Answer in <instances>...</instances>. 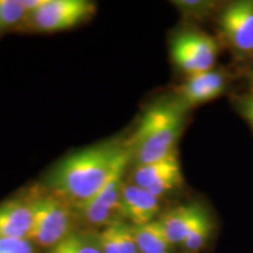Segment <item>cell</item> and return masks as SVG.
I'll return each instance as SVG.
<instances>
[{"mask_svg":"<svg viewBox=\"0 0 253 253\" xmlns=\"http://www.w3.org/2000/svg\"><path fill=\"white\" fill-rule=\"evenodd\" d=\"M129 158L128 145L119 141L93 145L63 158L47 183L53 194L75 207L99 194Z\"/></svg>","mask_w":253,"mask_h":253,"instance_id":"obj_1","label":"cell"},{"mask_svg":"<svg viewBox=\"0 0 253 253\" xmlns=\"http://www.w3.org/2000/svg\"><path fill=\"white\" fill-rule=\"evenodd\" d=\"M186 110L176 97L160 100L148 107L126 144L135 167L157 162L177 153Z\"/></svg>","mask_w":253,"mask_h":253,"instance_id":"obj_2","label":"cell"},{"mask_svg":"<svg viewBox=\"0 0 253 253\" xmlns=\"http://www.w3.org/2000/svg\"><path fill=\"white\" fill-rule=\"evenodd\" d=\"M32 227L28 240L52 249L72 232V207L58 196L46 194L32 198Z\"/></svg>","mask_w":253,"mask_h":253,"instance_id":"obj_3","label":"cell"},{"mask_svg":"<svg viewBox=\"0 0 253 253\" xmlns=\"http://www.w3.org/2000/svg\"><path fill=\"white\" fill-rule=\"evenodd\" d=\"M221 41L232 55L246 62L253 55V1L230 2L218 19Z\"/></svg>","mask_w":253,"mask_h":253,"instance_id":"obj_4","label":"cell"},{"mask_svg":"<svg viewBox=\"0 0 253 253\" xmlns=\"http://www.w3.org/2000/svg\"><path fill=\"white\" fill-rule=\"evenodd\" d=\"M170 50L175 65L190 77L214 68L219 45L204 32L184 31L173 38Z\"/></svg>","mask_w":253,"mask_h":253,"instance_id":"obj_5","label":"cell"},{"mask_svg":"<svg viewBox=\"0 0 253 253\" xmlns=\"http://www.w3.org/2000/svg\"><path fill=\"white\" fill-rule=\"evenodd\" d=\"M94 8V4L86 0H46L40 8L27 14L24 27L41 33L68 30L86 20Z\"/></svg>","mask_w":253,"mask_h":253,"instance_id":"obj_6","label":"cell"},{"mask_svg":"<svg viewBox=\"0 0 253 253\" xmlns=\"http://www.w3.org/2000/svg\"><path fill=\"white\" fill-rule=\"evenodd\" d=\"M131 183L162 198L183 185V175L177 153L157 162L134 168Z\"/></svg>","mask_w":253,"mask_h":253,"instance_id":"obj_7","label":"cell"},{"mask_svg":"<svg viewBox=\"0 0 253 253\" xmlns=\"http://www.w3.org/2000/svg\"><path fill=\"white\" fill-rule=\"evenodd\" d=\"M232 77L225 69L211 71L190 75L176 89L175 97L186 109L216 100L225 93Z\"/></svg>","mask_w":253,"mask_h":253,"instance_id":"obj_8","label":"cell"},{"mask_svg":"<svg viewBox=\"0 0 253 253\" xmlns=\"http://www.w3.org/2000/svg\"><path fill=\"white\" fill-rule=\"evenodd\" d=\"M122 207L126 219L130 220L131 225H143L157 219L161 199L134 183L125 182L122 188Z\"/></svg>","mask_w":253,"mask_h":253,"instance_id":"obj_9","label":"cell"},{"mask_svg":"<svg viewBox=\"0 0 253 253\" xmlns=\"http://www.w3.org/2000/svg\"><path fill=\"white\" fill-rule=\"evenodd\" d=\"M205 211L203 205L198 203L177 205L161 214L157 220L162 225L169 242L173 246H181Z\"/></svg>","mask_w":253,"mask_h":253,"instance_id":"obj_10","label":"cell"},{"mask_svg":"<svg viewBox=\"0 0 253 253\" xmlns=\"http://www.w3.org/2000/svg\"><path fill=\"white\" fill-rule=\"evenodd\" d=\"M31 227L28 202L12 199L0 203V239H28Z\"/></svg>","mask_w":253,"mask_h":253,"instance_id":"obj_11","label":"cell"},{"mask_svg":"<svg viewBox=\"0 0 253 253\" xmlns=\"http://www.w3.org/2000/svg\"><path fill=\"white\" fill-rule=\"evenodd\" d=\"M131 230L138 253H172L175 246L167 238L157 219L143 225H131Z\"/></svg>","mask_w":253,"mask_h":253,"instance_id":"obj_12","label":"cell"},{"mask_svg":"<svg viewBox=\"0 0 253 253\" xmlns=\"http://www.w3.org/2000/svg\"><path fill=\"white\" fill-rule=\"evenodd\" d=\"M49 253H102L99 233L87 231H72L58 243Z\"/></svg>","mask_w":253,"mask_h":253,"instance_id":"obj_13","label":"cell"},{"mask_svg":"<svg viewBox=\"0 0 253 253\" xmlns=\"http://www.w3.org/2000/svg\"><path fill=\"white\" fill-rule=\"evenodd\" d=\"M213 232V220L208 211L202 214L196 225L192 227L184 242L182 243L181 249L183 253H199L203 250L209 240L211 239Z\"/></svg>","mask_w":253,"mask_h":253,"instance_id":"obj_14","label":"cell"},{"mask_svg":"<svg viewBox=\"0 0 253 253\" xmlns=\"http://www.w3.org/2000/svg\"><path fill=\"white\" fill-rule=\"evenodd\" d=\"M26 9L19 0H0V34L24 26Z\"/></svg>","mask_w":253,"mask_h":253,"instance_id":"obj_15","label":"cell"},{"mask_svg":"<svg viewBox=\"0 0 253 253\" xmlns=\"http://www.w3.org/2000/svg\"><path fill=\"white\" fill-rule=\"evenodd\" d=\"M112 227L120 253H138L131 225H128L125 221H120L113 224Z\"/></svg>","mask_w":253,"mask_h":253,"instance_id":"obj_16","label":"cell"},{"mask_svg":"<svg viewBox=\"0 0 253 253\" xmlns=\"http://www.w3.org/2000/svg\"><path fill=\"white\" fill-rule=\"evenodd\" d=\"M231 102L239 115L253 129V86L242 94L231 95Z\"/></svg>","mask_w":253,"mask_h":253,"instance_id":"obj_17","label":"cell"},{"mask_svg":"<svg viewBox=\"0 0 253 253\" xmlns=\"http://www.w3.org/2000/svg\"><path fill=\"white\" fill-rule=\"evenodd\" d=\"M175 4L183 13L194 15V17H204L216 7V2L199 1V0H196V1H190V0L175 1Z\"/></svg>","mask_w":253,"mask_h":253,"instance_id":"obj_18","label":"cell"},{"mask_svg":"<svg viewBox=\"0 0 253 253\" xmlns=\"http://www.w3.org/2000/svg\"><path fill=\"white\" fill-rule=\"evenodd\" d=\"M0 253H34L28 239H0Z\"/></svg>","mask_w":253,"mask_h":253,"instance_id":"obj_19","label":"cell"},{"mask_svg":"<svg viewBox=\"0 0 253 253\" xmlns=\"http://www.w3.org/2000/svg\"><path fill=\"white\" fill-rule=\"evenodd\" d=\"M99 239L102 253H120L112 225L103 227L101 230V232H99Z\"/></svg>","mask_w":253,"mask_h":253,"instance_id":"obj_20","label":"cell"},{"mask_svg":"<svg viewBox=\"0 0 253 253\" xmlns=\"http://www.w3.org/2000/svg\"><path fill=\"white\" fill-rule=\"evenodd\" d=\"M20 1L28 14V13H32V12L37 11L38 8H40L41 6L45 4L46 0H20Z\"/></svg>","mask_w":253,"mask_h":253,"instance_id":"obj_21","label":"cell"},{"mask_svg":"<svg viewBox=\"0 0 253 253\" xmlns=\"http://www.w3.org/2000/svg\"><path fill=\"white\" fill-rule=\"evenodd\" d=\"M246 63H248V78L251 81V86H253V55L246 61Z\"/></svg>","mask_w":253,"mask_h":253,"instance_id":"obj_22","label":"cell"}]
</instances>
